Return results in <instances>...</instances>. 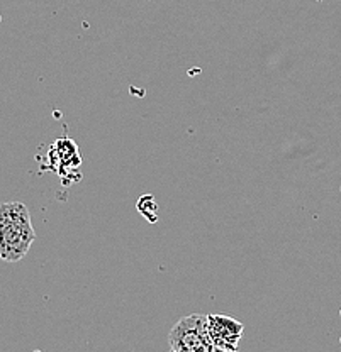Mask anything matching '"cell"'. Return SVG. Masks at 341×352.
<instances>
[{
    "instance_id": "obj_3",
    "label": "cell",
    "mask_w": 341,
    "mask_h": 352,
    "mask_svg": "<svg viewBox=\"0 0 341 352\" xmlns=\"http://www.w3.org/2000/svg\"><path fill=\"white\" fill-rule=\"evenodd\" d=\"M207 332L216 347L226 352H238L245 325L227 315L211 314L207 315Z\"/></svg>"
},
{
    "instance_id": "obj_2",
    "label": "cell",
    "mask_w": 341,
    "mask_h": 352,
    "mask_svg": "<svg viewBox=\"0 0 341 352\" xmlns=\"http://www.w3.org/2000/svg\"><path fill=\"white\" fill-rule=\"evenodd\" d=\"M168 342L178 352H214L207 332V315L192 314L183 317L174 325L168 333Z\"/></svg>"
},
{
    "instance_id": "obj_4",
    "label": "cell",
    "mask_w": 341,
    "mask_h": 352,
    "mask_svg": "<svg viewBox=\"0 0 341 352\" xmlns=\"http://www.w3.org/2000/svg\"><path fill=\"white\" fill-rule=\"evenodd\" d=\"M172 352H178V351H174V349H172Z\"/></svg>"
},
{
    "instance_id": "obj_1",
    "label": "cell",
    "mask_w": 341,
    "mask_h": 352,
    "mask_svg": "<svg viewBox=\"0 0 341 352\" xmlns=\"http://www.w3.org/2000/svg\"><path fill=\"white\" fill-rule=\"evenodd\" d=\"M36 239L28 207L21 201L0 204V259L17 263L24 258Z\"/></svg>"
}]
</instances>
